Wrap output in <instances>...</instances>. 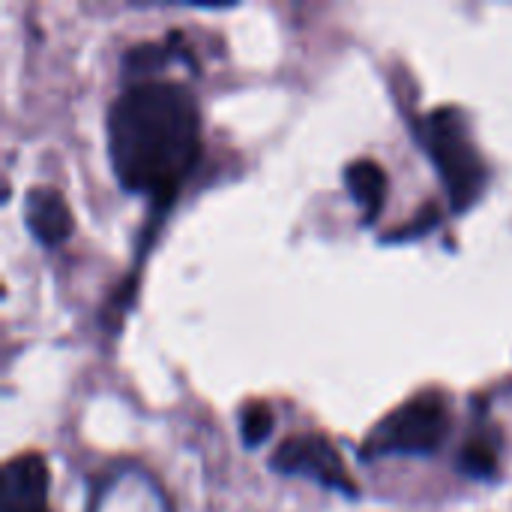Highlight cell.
Here are the masks:
<instances>
[{
	"mask_svg": "<svg viewBox=\"0 0 512 512\" xmlns=\"http://www.w3.org/2000/svg\"><path fill=\"white\" fill-rule=\"evenodd\" d=\"M201 153L195 96L177 81H138L108 111V156L129 192L171 201Z\"/></svg>",
	"mask_w": 512,
	"mask_h": 512,
	"instance_id": "6da1fadb",
	"label": "cell"
},
{
	"mask_svg": "<svg viewBox=\"0 0 512 512\" xmlns=\"http://www.w3.org/2000/svg\"><path fill=\"white\" fill-rule=\"evenodd\" d=\"M417 138L426 147L429 159L438 165L453 207L468 210L486 186V165L471 141L465 114L453 105L423 114V120L417 123Z\"/></svg>",
	"mask_w": 512,
	"mask_h": 512,
	"instance_id": "7a4b0ae2",
	"label": "cell"
},
{
	"mask_svg": "<svg viewBox=\"0 0 512 512\" xmlns=\"http://www.w3.org/2000/svg\"><path fill=\"white\" fill-rule=\"evenodd\" d=\"M450 432V411L441 396H420L408 405L396 408L387 420H381L363 453L366 459L375 456H432L441 450Z\"/></svg>",
	"mask_w": 512,
	"mask_h": 512,
	"instance_id": "3957f363",
	"label": "cell"
},
{
	"mask_svg": "<svg viewBox=\"0 0 512 512\" xmlns=\"http://www.w3.org/2000/svg\"><path fill=\"white\" fill-rule=\"evenodd\" d=\"M273 471L285 477H312L327 489L354 495V483L342 465L339 450L324 435H297L288 438L270 459Z\"/></svg>",
	"mask_w": 512,
	"mask_h": 512,
	"instance_id": "277c9868",
	"label": "cell"
},
{
	"mask_svg": "<svg viewBox=\"0 0 512 512\" xmlns=\"http://www.w3.org/2000/svg\"><path fill=\"white\" fill-rule=\"evenodd\" d=\"M48 468L36 453H24L3 468V512H48Z\"/></svg>",
	"mask_w": 512,
	"mask_h": 512,
	"instance_id": "5b68a950",
	"label": "cell"
},
{
	"mask_svg": "<svg viewBox=\"0 0 512 512\" xmlns=\"http://www.w3.org/2000/svg\"><path fill=\"white\" fill-rule=\"evenodd\" d=\"M24 219H27L30 234L42 246H60L72 234V213H69L63 195L51 186H36L27 192Z\"/></svg>",
	"mask_w": 512,
	"mask_h": 512,
	"instance_id": "8992f818",
	"label": "cell"
},
{
	"mask_svg": "<svg viewBox=\"0 0 512 512\" xmlns=\"http://www.w3.org/2000/svg\"><path fill=\"white\" fill-rule=\"evenodd\" d=\"M345 183L366 222H375L387 198V174L375 159H357L345 168Z\"/></svg>",
	"mask_w": 512,
	"mask_h": 512,
	"instance_id": "52a82bcc",
	"label": "cell"
},
{
	"mask_svg": "<svg viewBox=\"0 0 512 512\" xmlns=\"http://www.w3.org/2000/svg\"><path fill=\"white\" fill-rule=\"evenodd\" d=\"M459 471L468 474V477H477V480H486L498 471V456H495V447L486 444V441H468L462 447V456H459Z\"/></svg>",
	"mask_w": 512,
	"mask_h": 512,
	"instance_id": "ba28073f",
	"label": "cell"
},
{
	"mask_svg": "<svg viewBox=\"0 0 512 512\" xmlns=\"http://www.w3.org/2000/svg\"><path fill=\"white\" fill-rule=\"evenodd\" d=\"M273 411H270V405L267 402H252L246 411H243V417H240V438H243V444L246 447H258V444H264L267 438H270V432H273Z\"/></svg>",
	"mask_w": 512,
	"mask_h": 512,
	"instance_id": "9c48e42d",
	"label": "cell"
},
{
	"mask_svg": "<svg viewBox=\"0 0 512 512\" xmlns=\"http://www.w3.org/2000/svg\"><path fill=\"white\" fill-rule=\"evenodd\" d=\"M165 60V51L159 45H135L126 54V69L129 72H150Z\"/></svg>",
	"mask_w": 512,
	"mask_h": 512,
	"instance_id": "30bf717a",
	"label": "cell"
}]
</instances>
